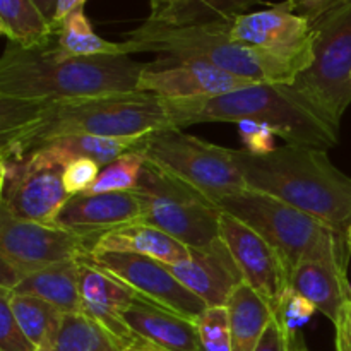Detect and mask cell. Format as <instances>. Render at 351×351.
<instances>
[{"mask_svg":"<svg viewBox=\"0 0 351 351\" xmlns=\"http://www.w3.org/2000/svg\"><path fill=\"white\" fill-rule=\"evenodd\" d=\"M336 348L351 351V304L345 308L343 319L336 326Z\"/></svg>","mask_w":351,"mask_h":351,"instance_id":"obj_38","label":"cell"},{"mask_svg":"<svg viewBox=\"0 0 351 351\" xmlns=\"http://www.w3.org/2000/svg\"><path fill=\"white\" fill-rule=\"evenodd\" d=\"M123 351H160V350L154 348V346H151V345H147V343L141 341V339H137L136 343H132L130 346H127Z\"/></svg>","mask_w":351,"mask_h":351,"instance_id":"obj_43","label":"cell"},{"mask_svg":"<svg viewBox=\"0 0 351 351\" xmlns=\"http://www.w3.org/2000/svg\"><path fill=\"white\" fill-rule=\"evenodd\" d=\"M84 3L86 0H58L57 14H55V26H57V29H58V24H60L69 14H72L77 9H82Z\"/></svg>","mask_w":351,"mask_h":351,"instance_id":"obj_39","label":"cell"},{"mask_svg":"<svg viewBox=\"0 0 351 351\" xmlns=\"http://www.w3.org/2000/svg\"><path fill=\"white\" fill-rule=\"evenodd\" d=\"M134 192L143 206L139 223L154 226L192 249H206L221 239L223 209L156 168L144 167Z\"/></svg>","mask_w":351,"mask_h":351,"instance_id":"obj_9","label":"cell"},{"mask_svg":"<svg viewBox=\"0 0 351 351\" xmlns=\"http://www.w3.org/2000/svg\"><path fill=\"white\" fill-rule=\"evenodd\" d=\"M232 40L245 47L264 50L278 57L312 64L315 29L312 21L295 12L291 0L269 9L247 12L232 21Z\"/></svg>","mask_w":351,"mask_h":351,"instance_id":"obj_13","label":"cell"},{"mask_svg":"<svg viewBox=\"0 0 351 351\" xmlns=\"http://www.w3.org/2000/svg\"><path fill=\"white\" fill-rule=\"evenodd\" d=\"M144 167H146V158H144L143 151H129V153L113 160L106 167H103L96 182L86 194L134 191L139 185Z\"/></svg>","mask_w":351,"mask_h":351,"instance_id":"obj_30","label":"cell"},{"mask_svg":"<svg viewBox=\"0 0 351 351\" xmlns=\"http://www.w3.org/2000/svg\"><path fill=\"white\" fill-rule=\"evenodd\" d=\"M189 249L187 259L167 264L168 269L208 307H226L235 288L245 283L226 243L219 239L206 249Z\"/></svg>","mask_w":351,"mask_h":351,"instance_id":"obj_16","label":"cell"},{"mask_svg":"<svg viewBox=\"0 0 351 351\" xmlns=\"http://www.w3.org/2000/svg\"><path fill=\"white\" fill-rule=\"evenodd\" d=\"M55 351H122L112 336L84 314H65Z\"/></svg>","mask_w":351,"mask_h":351,"instance_id":"obj_28","label":"cell"},{"mask_svg":"<svg viewBox=\"0 0 351 351\" xmlns=\"http://www.w3.org/2000/svg\"><path fill=\"white\" fill-rule=\"evenodd\" d=\"M74 158L57 143H48L24 160H0V211L23 221L55 225L71 195L64 173Z\"/></svg>","mask_w":351,"mask_h":351,"instance_id":"obj_10","label":"cell"},{"mask_svg":"<svg viewBox=\"0 0 351 351\" xmlns=\"http://www.w3.org/2000/svg\"><path fill=\"white\" fill-rule=\"evenodd\" d=\"M317 308L311 304L305 297H302L298 291H295L293 288L288 287L287 290L281 293L280 300L274 305V319L280 324V328L283 329L285 335L288 336V339H291L293 336H297L300 332V329L307 324L312 319V315L315 314Z\"/></svg>","mask_w":351,"mask_h":351,"instance_id":"obj_32","label":"cell"},{"mask_svg":"<svg viewBox=\"0 0 351 351\" xmlns=\"http://www.w3.org/2000/svg\"><path fill=\"white\" fill-rule=\"evenodd\" d=\"M291 2H293L295 12L314 23L315 19L328 14L329 10L336 9V7L343 5L350 0H291Z\"/></svg>","mask_w":351,"mask_h":351,"instance_id":"obj_36","label":"cell"},{"mask_svg":"<svg viewBox=\"0 0 351 351\" xmlns=\"http://www.w3.org/2000/svg\"><path fill=\"white\" fill-rule=\"evenodd\" d=\"M218 206L264 237L281 256L288 274L307 261L341 269L348 266L351 249L346 233L280 199L245 189L225 197Z\"/></svg>","mask_w":351,"mask_h":351,"instance_id":"obj_6","label":"cell"},{"mask_svg":"<svg viewBox=\"0 0 351 351\" xmlns=\"http://www.w3.org/2000/svg\"><path fill=\"white\" fill-rule=\"evenodd\" d=\"M86 263L110 274L139 300L195 321L208 305L173 276L167 264L151 257L125 252H91Z\"/></svg>","mask_w":351,"mask_h":351,"instance_id":"obj_11","label":"cell"},{"mask_svg":"<svg viewBox=\"0 0 351 351\" xmlns=\"http://www.w3.org/2000/svg\"><path fill=\"white\" fill-rule=\"evenodd\" d=\"M123 319L137 339L160 351H199L195 321L167 308L134 298Z\"/></svg>","mask_w":351,"mask_h":351,"instance_id":"obj_19","label":"cell"},{"mask_svg":"<svg viewBox=\"0 0 351 351\" xmlns=\"http://www.w3.org/2000/svg\"><path fill=\"white\" fill-rule=\"evenodd\" d=\"M96 240L57 225L23 221L0 211V261L21 278L62 261L82 259L93 252Z\"/></svg>","mask_w":351,"mask_h":351,"instance_id":"obj_12","label":"cell"},{"mask_svg":"<svg viewBox=\"0 0 351 351\" xmlns=\"http://www.w3.org/2000/svg\"><path fill=\"white\" fill-rule=\"evenodd\" d=\"M0 351H38V346L17 322L9 298L0 290Z\"/></svg>","mask_w":351,"mask_h":351,"instance_id":"obj_33","label":"cell"},{"mask_svg":"<svg viewBox=\"0 0 351 351\" xmlns=\"http://www.w3.org/2000/svg\"><path fill=\"white\" fill-rule=\"evenodd\" d=\"M256 351H290V339L285 335L283 329L280 328L276 319L271 321L269 328L264 332Z\"/></svg>","mask_w":351,"mask_h":351,"instance_id":"obj_37","label":"cell"},{"mask_svg":"<svg viewBox=\"0 0 351 351\" xmlns=\"http://www.w3.org/2000/svg\"><path fill=\"white\" fill-rule=\"evenodd\" d=\"M288 287L307 298L317 312L336 326L351 304V287L346 269L328 263L307 261L291 271Z\"/></svg>","mask_w":351,"mask_h":351,"instance_id":"obj_20","label":"cell"},{"mask_svg":"<svg viewBox=\"0 0 351 351\" xmlns=\"http://www.w3.org/2000/svg\"><path fill=\"white\" fill-rule=\"evenodd\" d=\"M14 293L29 295L53 305L62 314H82L79 259L62 261L24 278Z\"/></svg>","mask_w":351,"mask_h":351,"instance_id":"obj_22","label":"cell"},{"mask_svg":"<svg viewBox=\"0 0 351 351\" xmlns=\"http://www.w3.org/2000/svg\"><path fill=\"white\" fill-rule=\"evenodd\" d=\"M79 288L82 314L105 329L120 350L137 341L123 319V312L136 298L132 291L84 259H79Z\"/></svg>","mask_w":351,"mask_h":351,"instance_id":"obj_18","label":"cell"},{"mask_svg":"<svg viewBox=\"0 0 351 351\" xmlns=\"http://www.w3.org/2000/svg\"><path fill=\"white\" fill-rule=\"evenodd\" d=\"M233 160L249 189L348 232L351 177L332 165L324 149L288 144L264 154L233 149Z\"/></svg>","mask_w":351,"mask_h":351,"instance_id":"obj_3","label":"cell"},{"mask_svg":"<svg viewBox=\"0 0 351 351\" xmlns=\"http://www.w3.org/2000/svg\"><path fill=\"white\" fill-rule=\"evenodd\" d=\"M219 235L232 252L243 281L271 305H276L288 288L290 274L280 254L252 226L223 211Z\"/></svg>","mask_w":351,"mask_h":351,"instance_id":"obj_14","label":"cell"},{"mask_svg":"<svg viewBox=\"0 0 351 351\" xmlns=\"http://www.w3.org/2000/svg\"><path fill=\"white\" fill-rule=\"evenodd\" d=\"M146 165L187 185L215 204L245 191L233 149L185 134L177 127L149 134L141 143Z\"/></svg>","mask_w":351,"mask_h":351,"instance_id":"obj_7","label":"cell"},{"mask_svg":"<svg viewBox=\"0 0 351 351\" xmlns=\"http://www.w3.org/2000/svg\"><path fill=\"white\" fill-rule=\"evenodd\" d=\"M101 167L89 158H74L64 173V187L71 197L86 194L98 178Z\"/></svg>","mask_w":351,"mask_h":351,"instance_id":"obj_34","label":"cell"},{"mask_svg":"<svg viewBox=\"0 0 351 351\" xmlns=\"http://www.w3.org/2000/svg\"><path fill=\"white\" fill-rule=\"evenodd\" d=\"M189 250L168 233L144 223H134L99 237L93 252L137 254L163 264H177L187 259Z\"/></svg>","mask_w":351,"mask_h":351,"instance_id":"obj_21","label":"cell"},{"mask_svg":"<svg viewBox=\"0 0 351 351\" xmlns=\"http://www.w3.org/2000/svg\"><path fill=\"white\" fill-rule=\"evenodd\" d=\"M263 2L266 0H182L163 16L146 21L171 27L232 23L239 16L249 12L254 5Z\"/></svg>","mask_w":351,"mask_h":351,"instance_id":"obj_26","label":"cell"},{"mask_svg":"<svg viewBox=\"0 0 351 351\" xmlns=\"http://www.w3.org/2000/svg\"><path fill=\"white\" fill-rule=\"evenodd\" d=\"M0 31L24 50L47 48L57 41V27L33 0H0Z\"/></svg>","mask_w":351,"mask_h":351,"instance_id":"obj_24","label":"cell"},{"mask_svg":"<svg viewBox=\"0 0 351 351\" xmlns=\"http://www.w3.org/2000/svg\"><path fill=\"white\" fill-rule=\"evenodd\" d=\"M252 84L257 82L201 62L160 57L156 62L146 64L141 72L137 91L151 93L165 99H209Z\"/></svg>","mask_w":351,"mask_h":351,"instance_id":"obj_15","label":"cell"},{"mask_svg":"<svg viewBox=\"0 0 351 351\" xmlns=\"http://www.w3.org/2000/svg\"><path fill=\"white\" fill-rule=\"evenodd\" d=\"M312 64L291 89L339 130L351 103V0L314 23Z\"/></svg>","mask_w":351,"mask_h":351,"instance_id":"obj_8","label":"cell"},{"mask_svg":"<svg viewBox=\"0 0 351 351\" xmlns=\"http://www.w3.org/2000/svg\"><path fill=\"white\" fill-rule=\"evenodd\" d=\"M290 351H311L308 346L305 345V339L300 332L290 339Z\"/></svg>","mask_w":351,"mask_h":351,"instance_id":"obj_42","label":"cell"},{"mask_svg":"<svg viewBox=\"0 0 351 351\" xmlns=\"http://www.w3.org/2000/svg\"><path fill=\"white\" fill-rule=\"evenodd\" d=\"M240 134H242V139L245 143L247 151L252 154H264L273 151L274 143L273 137L276 134L269 129V127L263 125V123L249 122V120H243V122L237 123Z\"/></svg>","mask_w":351,"mask_h":351,"instance_id":"obj_35","label":"cell"},{"mask_svg":"<svg viewBox=\"0 0 351 351\" xmlns=\"http://www.w3.org/2000/svg\"><path fill=\"white\" fill-rule=\"evenodd\" d=\"M180 2L182 0H149L151 14L147 19H156V17L163 16L165 12H168L170 9H173V7Z\"/></svg>","mask_w":351,"mask_h":351,"instance_id":"obj_40","label":"cell"},{"mask_svg":"<svg viewBox=\"0 0 351 351\" xmlns=\"http://www.w3.org/2000/svg\"><path fill=\"white\" fill-rule=\"evenodd\" d=\"M199 351H232V335L226 307H208L197 319Z\"/></svg>","mask_w":351,"mask_h":351,"instance_id":"obj_31","label":"cell"},{"mask_svg":"<svg viewBox=\"0 0 351 351\" xmlns=\"http://www.w3.org/2000/svg\"><path fill=\"white\" fill-rule=\"evenodd\" d=\"M143 206L136 192L81 194L67 201L55 225L98 242L105 233L139 223Z\"/></svg>","mask_w":351,"mask_h":351,"instance_id":"obj_17","label":"cell"},{"mask_svg":"<svg viewBox=\"0 0 351 351\" xmlns=\"http://www.w3.org/2000/svg\"><path fill=\"white\" fill-rule=\"evenodd\" d=\"M346 239H348V245H350V249H351V225H350L348 232H346Z\"/></svg>","mask_w":351,"mask_h":351,"instance_id":"obj_44","label":"cell"},{"mask_svg":"<svg viewBox=\"0 0 351 351\" xmlns=\"http://www.w3.org/2000/svg\"><path fill=\"white\" fill-rule=\"evenodd\" d=\"M232 351H256L274 319V308L247 283L239 285L228 305Z\"/></svg>","mask_w":351,"mask_h":351,"instance_id":"obj_23","label":"cell"},{"mask_svg":"<svg viewBox=\"0 0 351 351\" xmlns=\"http://www.w3.org/2000/svg\"><path fill=\"white\" fill-rule=\"evenodd\" d=\"M33 2L34 5L41 10V14H43V16L55 26V14H57L58 0H33Z\"/></svg>","mask_w":351,"mask_h":351,"instance_id":"obj_41","label":"cell"},{"mask_svg":"<svg viewBox=\"0 0 351 351\" xmlns=\"http://www.w3.org/2000/svg\"><path fill=\"white\" fill-rule=\"evenodd\" d=\"M336 351H346V350H343V348H336Z\"/></svg>","mask_w":351,"mask_h":351,"instance_id":"obj_46","label":"cell"},{"mask_svg":"<svg viewBox=\"0 0 351 351\" xmlns=\"http://www.w3.org/2000/svg\"><path fill=\"white\" fill-rule=\"evenodd\" d=\"M232 23L171 27L144 23L127 34L132 53L153 51L175 60L201 62L254 82L293 84L307 65L232 40Z\"/></svg>","mask_w":351,"mask_h":351,"instance_id":"obj_5","label":"cell"},{"mask_svg":"<svg viewBox=\"0 0 351 351\" xmlns=\"http://www.w3.org/2000/svg\"><path fill=\"white\" fill-rule=\"evenodd\" d=\"M38 351H55V348H38Z\"/></svg>","mask_w":351,"mask_h":351,"instance_id":"obj_45","label":"cell"},{"mask_svg":"<svg viewBox=\"0 0 351 351\" xmlns=\"http://www.w3.org/2000/svg\"><path fill=\"white\" fill-rule=\"evenodd\" d=\"M175 101L178 103L182 129L194 123L249 120L269 127L288 146L326 151L339 141V130L302 99L290 84L257 82L216 98Z\"/></svg>","mask_w":351,"mask_h":351,"instance_id":"obj_4","label":"cell"},{"mask_svg":"<svg viewBox=\"0 0 351 351\" xmlns=\"http://www.w3.org/2000/svg\"><path fill=\"white\" fill-rule=\"evenodd\" d=\"M146 64L130 55L65 57L57 43L24 50L9 43L0 60V98L55 101L105 93L137 91Z\"/></svg>","mask_w":351,"mask_h":351,"instance_id":"obj_2","label":"cell"},{"mask_svg":"<svg viewBox=\"0 0 351 351\" xmlns=\"http://www.w3.org/2000/svg\"><path fill=\"white\" fill-rule=\"evenodd\" d=\"M168 127L182 129L178 103L144 91L55 101L0 98V160H24L65 137H146Z\"/></svg>","mask_w":351,"mask_h":351,"instance_id":"obj_1","label":"cell"},{"mask_svg":"<svg viewBox=\"0 0 351 351\" xmlns=\"http://www.w3.org/2000/svg\"><path fill=\"white\" fill-rule=\"evenodd\" d=\"M57 48L65 57H113V55H132L125 40L120 43L105 40L93 31L86 17L84 7L69 14L57 29Z\"/></svg>","mask_w":351,"mask_h":351,"instance_id":"obj_25","label":"cell"},{"mask_svg":"<svg viewBox=\"0 0 351 351\" xmlns=\"http://www.w3.org/2000/svg\"><path fill=\"white\" fill-rule=\"evenodd\" d=\"M144 137H103V136H77L53 141L64 147L72 158H89L99 167H106L122 154L139 149Z\"/></svg>","mask_w":351,"mask_h":351,"instance_id":"obj_29","label":"cell"},{"mask_svg":"<svg viewBox=\"0 0 351 351\" xmlns=\"http://www.w3.org/2000/svg\"><path fill=\"white\" fill-rule=\"evenodd\" d=\"M0 290L7 295L17 322L29 336L31 341L38 348H53L62 321H64V314L41 298L17 295L9 288L0 287Z\"/></svg>","mask_w":351,"mask_h":351,"instance_id":"obj_27","label":"cell"}]
</instances>
